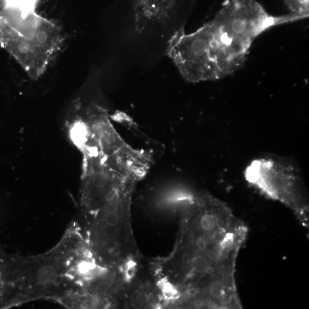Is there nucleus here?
<instances>
[{
    "label": "nucleus",
    "instance_id": "39448f33",
    "mask_svg": "<svg viewBox=\"0 0 309 309\" xmlns=\"http://www.w3.org/2000/svg\"><path fill=\"white\" fill-rule=\"evenodd\" d=\"M166 53L184 80L191 83L224 78L210 22L191 34L183 27L171 37Z\"/></svg>",
    "mask_w": 309,
    "mask_h": 309
},
{
    "label": "nucleus",
    "instance_id": "1a4fd4ad",
    "mask_svg": "<svg viewBox=\"0 0 309 309\" xmlns=\"http://www.w3.org/2000/svg\"><path fill=\"white\" fill-rule=\"evenodd\" d=\"M6 256H4L1 250H0V269H1L2 267L4 264L5 259H6Z\"/></svg>",
    "mask_w": 309,
    "mask_h": 309
},
{
    "label": "nucleus",
    "instance_id": "6e6552de",
    "mask_svg": "<svg viewBox=\"0 0 309 309\" xmlns=\"http://www.w3.org/2000/svg\"><path fill=\"white\" fill-rule=\"evenodd\" d=\"M118 225L103 222L100 224L98 231V237L100 243L108 242L116 237L118 234Z\"/></svg>",
    "mask_w": 309,
    "mask_h": 309
},
{
    "label": "nucleus",
    "instance_id": "7ed1b4c3",
    "mask_svg": "<svg viewBox=\"0 0 309 309\" xmlns=\"http://www.w3.org/2000/svg\"><path fill=\"white\" fill-rule=\"evenodd\" d=\"M301 19L269 15L257 0H227L211 20L224 77L243 67L254 41L271 26Z\"/></svg>",
    "mask_w": 309,
    "mask_h": 309
},
{
    "label": "nucleus",
    "instance_id": "0eeeda50",
    "mask_svg": "<svg viewBox=\"0 0 309 309\" xmlns=\"http://www.w3.org/2000/svg\"><path fill=\"white\" fill-rule=\"evenodd\" d=\"M292 15L302 18H306L309 13V0H284Z\"/></svg>",
    "mask_w": 309,
    "mask_h": 309
},
{
    "label": "nucleus",
    "instance_id": "f03ea898",
    "mask_svg": "<svg viewBox=\"0 0 309 309\" xmlns=\"http://www.w3.org/2000/svg\"><path fill=\"white\" fill-rule=\"evenodd\" d=\"M35 4L0 3V44L32 79L42 76L62 48V31L38 15Z\"/></svg>",
    "mask_w": 309,
    "mask_h": 309
},
{
    "label": "nucleus",
    "instance_id": "f257e3e1",
    "mask_svg": "<svg viewBox=\"0 0 309 309\" xmlns=\"http://www.w3.org/2000/svg\"><path fill=\"white\" fill-rule=\"evenodd\" d=\"M179 249V282L188 307L241 309L237 263L247 225L227 204L186 219Z\"/></svg>",
    "mask_w": 309,
    "mask_h": 309
},
{
    "label": "nucleus",
    "instance_id": "423d86ee",
    "mask_svg": "<svg viewBox=\"0 0 309 309\" xmlns=\"http://www.w3.org/2000/svg\"><path fill=\"white\" fill-rule=\"evenodd\" d=\"M179 0H131L135 30L144 32L151 23L165 24Z\"/></svg>",
    "mask_w": 309,
    "mask_h": 309
},
{
    "label": "nucleus",
    "instance_id": "20e7f679",
    "mask_svg": "<svg viewBox=\"0 0 309 309\" xmlns=\"http://www.w3.org/2000/svg\"><path fill=\"white\" fill-rule=\"evenodd\" d=\"M244 177L263 195L291 210L299 222L308 228V193L293 165L271 158L257 159L247 165Z\"/></svg>",
    "mask_w": 309,
    "mask_h": 309
}]
</instances>
